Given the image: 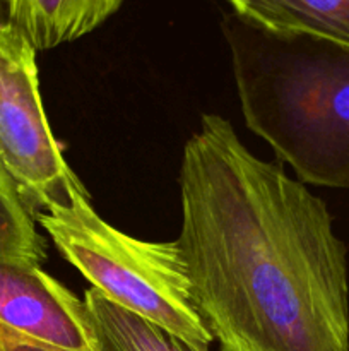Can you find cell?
Here are the masks:
<instances>
[{
  "mask_svg": "<svg viewBox=\"0 0 349 351\" xmlns=\"http://www.w3.org/2000/svg\"><path fill=\"white\" fill-rule=\"evenodd\" d=\"M82 300L101 351H204L113 304L96 288L86 290Z\"/></svg>",
  "mask_w": 349,
  "mask_h": 351,
  "instance_id": "cell-8",
  "label": "cell"
},
{
  "mask_svg": "<svg viewBox=\"0 0 349 351\" xmlns=\"http://www.w3.org/2000/svg\"><path fill=\"white\" fill-rule=\"evenodd\" d=\"M0 324L65 351H101L84 300L40 266L0 259Z\"/></svg>",
  "mask_w": 349,
  "mask_h": 351,
  "instance_id": "cell-5",
  "label": "cell"
},
{
  "mask_svg": "<svg viewBox=\"0 0 349 351\" xmlns=\"http://www.w3.org/2000/svg\"><path fill=\"white\" fill-rule=\"evenodd\" d=\"M246 127L303 184L349 189V47L222 21Z\"/></svg>",
  "mask_w": 349,
  "mask_h": 351,
  "instance_id": "cell-2",
  "label": "cell"
},
{
  "mask_svg": "<svg viewBox=\"0 0 349 351\" xmlns=\"http://www.w3.org/2000/svg\"><path fill=\"white\" fill-rule=\"evenodd\" d=\"M267 29L327 38L349 47V0H226Z\"/></svg>",
  "mask_w": 349,
  "mask_h": 351,
  "instance_id": "cell-7",
  "label": "cell"
},
{
  "mask_svg": "<svg viewBox=\"0 0 349 351\" xmlns=\"http://www.w3.org/2000/svg\"><path fill=\"white\" fill-rule=\"evenodd\" d=\"M36 53L17 27L0 26V163L33 218L88 192L44 115Z\"/></svg>",
  "mask_w": 349,
  "mask_h": 351,
  "instance_id": "cell-4",
  "label": "cell"
},
{
  "mask_svg": "<svg viewBox=\"0 0 349 351\" xmlns=\"http://www.w3.org/2000/svg\"><path fill=\"white\" fill-rule=\"evenodd\" d=\"M10 24L36 51L70 43L109 19L125 0H9Z\"/></svg>",
  "mask_w": 349,
  "mask_h": 351,
  "instance_id": "cell-6",
  "label": "cell"
},
{
  "mask_svg": "<svg viewBox=\"0 0 349 351\" xmlns=\"http://www.w3.org/2000/svg\"><path fill=\"white\" fill-rule=\"evenodd\" d=\"M10 24V2L9 0H0V26Z\"/></svg>",
  "mask_w": 349,
  "mask_h": 351,
  "instance_id": "cell-11",
  "label": "cell"
},
{
  "mask_svg": "<svg viewBox=\"0 0 349 351\" xmlns=\"http://www.w3.org/2000/svg\"><path fill=\"white\" fill-rule=\"evenodd\" d=\"M0 351H65L27 339L0 324Z\"/></svg>",
  "mask_w": 349,
  "mask_h": 351,
  "instance_id": "cell-10",
  "label": "cell"
},
{
  "mask_svg": "<svg viewBox=\"0 0 349 351\" xmlns=\"http://www.w3.org/2000/svg\"><path fill=\"white\" fill-rule=\"evenodd\" d=\"M58 252L108 300L188 345L209 351L177 242H147L120 232L92 208L88 192L34 216Z\"/></svg>",
  "mask_w": 349,
  "mask_h": 351,
  "instance_id": "cell-3",
  "label": "cell"
},
{
  "mask_svg": "<svg viewBox=\"0 0 349 351\" xmlns=\"http://www.w3.org/2000/svg\"><path fill=\"white\" fill-rule=\"evenodd\" d=\"M180 249L221 351H349L348 252L327 204L202 115L180 167Z\"/></svg>",
  "mask_w": 349,
  "mask_h": 351,
  "instance_id": "cell-1",
  "label": "cell"
},
{
  "mask_svg": "<svg viewBox=\"0 0 349 351\" xmlns=\"http://www.w3.org/2000/svg\"><path fill=\"white\" fill-rule=\"evenodd\" d=\"M44 257L47 247L36 221L0 163V259L41 266Z\"/></svg>",
  "mask_w": 349,
  "mask_h": 351,
  "instance_id": "cell-9",
  "label": "cell"
}]
</instances>
